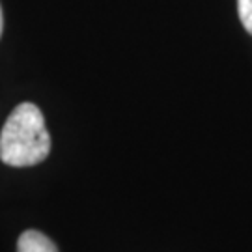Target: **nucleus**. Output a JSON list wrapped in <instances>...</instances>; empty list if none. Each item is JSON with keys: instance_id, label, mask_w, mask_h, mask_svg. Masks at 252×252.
<instances>
[{"instance_id": "1", "label": "nucleus", "mask_w": 252, "mask_h": 252, "mask_svg": "<svg viewBox=\"0 0 252 252\" xmlns=\"http://www.w3.org/2000/svg\"><path fill=\"white\" fill-rule=\"evenodd\" d=\"M51 136L45 118L34 103H21L13 108L0 133V159L4 164L25 168L47 159Z\"/></svg>"}, {"instance_id": "2", "label": "nucleus", "mask_w": 252, "mask_h": 252, "mask_svg": "<svg viewBox=\"0 0 252 252\" xmlns=\"http://www.w3.org/2000/svg\"><path fill=\"white\" fill-rule=\"evenodd\" d=\"M17 252H58L56 245L37 230H27L17 241Z\"/></svg>"}, {"instance_id": "3", "label": "nucleus", "mask_w": 252, "mask_h": 252, "mask_svg": "<svg viewBox=\"0 0 252 252\" xmlns=\"http://www.w3.org/2000/svg\"><path fill=\"white\" fill-rule=\"evenodd\" d=\"M237 9L245 30L252 36V0H237Z\"/></svg>"}, {"instance_id": "4", "label": "nucleus", "mask_w": 252, "mask_h": 252, "mask_svg": "<svg viewBox=\"0 0 252 252\" xmlns=\"http://www.w3.org/2000/svg\"><path fill=\"white\" fill-rule=\"evenodd\" d=\"M2 28H4V19H2V8H0V37H2Z\"/></svg>"}]
</instances>
